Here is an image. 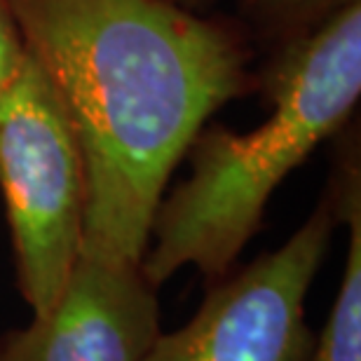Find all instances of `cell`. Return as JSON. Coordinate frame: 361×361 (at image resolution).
<instances>
[{
  "label": "cell",
  "mask_w": 361,
  "mask_h": 361,
  "mask_svg": "<svg viewBox=\"0 0 361 361\" xmlns=\"http://www.w3.org/2000/svg\"><path fill=\"white\" fill-rule=\"evenodd\" d=\"M85 162L80 254L139 263L167 183L221 106L256 92L235 17L169 0H7Z\"/></svg>",
  "instance_id": "cell-1"
},
{
  "label": "cell",
  "mask_w": 361,
  "mask_h": 361,
  "mask_svg": "<svg viewBox=\"0 0 361 361\" xmlns=\"http://www.w3.org/2000/svg\"><path fill=\"white\" fill-rule=\"evenodd\" d=\"M256 75L265 120L251 132L202 127L185 150L190 176L157 204L141 258L155 288L185 265L207 284L226 277L281 180L352 120L361 97V3L268 54Z\"/></svg>",
  "instance_id": "cell-2"
},
{
  "label": "cell",
  "mask_w": 361,
  "mask_h": 361,
  "mask_svg": "<svg viewBox=\"0 0 361 361\" xmlns=\"http://www.w3.org/2000/svg\"><path fill=\"white\" fill-rule=\"evenodd\" d=\"M0 192L17 288L40 317L82 249L85 162L66 106L31 54L0 90Z\"/></svg>",
  "instance_id": "cell-3"
},
{
  "label": "cell",
  "mask_w": 361,
  "mask_h": 361,
  "mask_svg": "<svg viewBox=\"0 0 361 361\" xmlns=\"http://www.w3.org/2000/svg\"><path fill=\"white\" fill-rule=\"evenodd\" d=\"M338 228L322 197L279 249L212 281L190 322L160 334L143 361H307L305 298Z\"/></svg>",
  "instance_id": "cell-4"
},
{
  "label": "cell",
  "mask_w": 361,
  "mask_h": 361,
  "mask_svg": "<svg viewBox=\"0 0 361 361\" xmlns=\"http://www.w3.org/2000/svg\"><path fill=\"white\" fill-rule=\"evenodd\" d=\"M160 334L141 265L80 254L49 312L0 336V361H143Z\"/></svg>",
  "instance_id": "cell-5"
},
{
  "label": "cell",
  "mask_w": 361,
  "mask_h": 361,
  "mask_svg": "<svg viewBox=\"0 0 361 361\" xmlns=\"http://www.w3.org/2000/svg\"><path fill=\"white\" fill-rule=\"evenodd\" d=\"M336 155L324 197L338 226L348 228V249L336 300L314 338L307 361H361V146L352 120L336 136Z\"/></svg>",
  "instance_id": "cell-6"
},
{
  "label": "cell",
  "mask_w": 361,
  "mask_h": 361,
  "mask_svg": "<svg viewBox=\"0 0 361 361\" xmlns=\"http://www.w3.org/2000/svg\"><path fill=\"white\" fill-rule=\"evenodd\" d=\"M361 0H237V24L256 54H274L307 38L345 7Z\"/></svg>",
  "instance_id": "cell-7"
},
{
  "label": "cell",
  "mask_w": 361,
  "mask_h": 361,
  "mask_svg": "<svg viewBox=\"0 0 361 361\" xmlns=\"http://www.w3.org/2000/svg\"><path fill=\"white\" fill-rule=\"evenodd\" d=\"M28 54L24 35L7 0H0V90L19 73Z\"/></svg>",
  "instance_id": "cell-8"
},
{
  "label": "cell",
  "mask_w": 361,
  "mask_h": 361,
  "mask_svg": "<svg viewBox=\"0 0 361 361\" xmlns=\"http://www.w3.org/2000/svg\"><path fill=\"white\" fill-rule=\"evenodd\" d=\"M169 3H174V5H178V7H183V10L204 14V12H209V10H212V7L216 5V0H169Z\"/></svg>",
  "instance_id": "cell-9"
}]
</instances>
